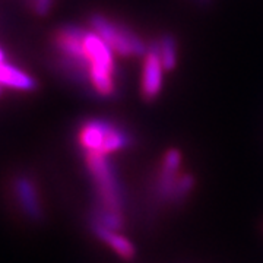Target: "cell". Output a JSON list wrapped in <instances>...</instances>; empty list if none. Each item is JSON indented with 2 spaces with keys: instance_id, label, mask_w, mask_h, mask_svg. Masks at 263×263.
Listing matches in <instances>:
<instances>
[{
  "instance_id": "1",
  "label": "cell",
  "mask_w": 263,
  "mask_h": 263,
  "mask_svg": "<svg viewBox=\"0 0 263 263\" xmlns=\"http://www.w3.org/2000/svg\"><path fill=\"white\" fill-rule=\"evenodd\" d=\"M84 158L95 190L92 216L107 222L123 221L124 195L114 164L108 155L98 152H84Z\"/></svg>"
},
{
  "instance_id": "2",
  "label": "cell",
  "mask_w": 263,
  "mask_h": 263,
  "mask_svg": "<svg viewBox=\"0 0 263 263\" xmlns=\"http://www.w3.org/2000/svg\"><path fill=\"white\" fill-rule=\"evenodd\" d=\"M84 51L88 65V79L94 91L101 97H111L116 92L114 51L94 31L85 32Z\"/></svg>"
},
{
  "instance_id": "3",
  "label": "cell",
  "mask_w": 263,
  "mask_h": 263,
  "mask_svg": "<svg viewBox=\"0 0 263 263\" xmlns=\"http://www.w3.org/2000/svg\"><path fill=\"white\" fill-rule=\"evenodd\" d=\"M78 143L82 148V152L111 155L114 152L127 149L133 143V138L117 123L104 119H91L82 123L79 127Z\"/></svg>"
},
{
  "instance_id": "4",
  "label": "cell",
  "mask_w": 263,
  "mask_h": 263,
  "mask_svg": "<svg viewBox=\"0 0 263 263\" xmlns=\"http://www.w3.org/2000/svg\"><path fill=\"white\" fill-rule=\"evenodd\" d=\"M91 28L110 46L119 56H145L148 47L133 31L126 28L122 24H116L104 15L95 13L89 19Z\"/></svg>"
},
{
  "instance_id": "5",
  "label": "cell",
  "mask_w": 263,
  "mask_h": 263,
  "mask_svg": "<svg viewBox=\"0 0 263 263\" xmlns=\"http://www.w3.org/2000/svg\"><path fill=\"white\" fill-rule=\"evenodd\" d=\"M181 152L171 148L164 157L154 179V196L164 205L179 206V183L181 177Z\"/></svg>"
},
{
  "instance_id": "6",
  "label": "cell",
  "mask_w": 263,
  "mask_h": 263,
  "mask_svg": "<svg viewBox=\"0 0 263 263\" xmlns=\"http://www.w3.org/2000/svg\"><path fill=\"white\" fill-rule=\"evenodd\" d=\"M12 195L21 212L27 216L29 221L41 222L44 219L46 212H44L41 195L35 186V181L31 177L25 174L16 176L12 183Z\"/></svg>"
},
{
  "instance_id": "7",
  "label": "cell",
  "mask_w": 263,
  "mask_h": 263,
  "mask_svg": "<svg viewBox=\"0 0 263 263\" xmlns=\"http://www.w3.org/2000/svg\"><path fill=\"white\" fill-rule=\"evenodd\" d=\"M86 29L79 27H63L57 31L56 47L78 72H85L88 78V65L84 51V37Z\"/></svg>"
},
{
  "instance_id": "8",
  "label": "cell",
  "mask_w": 263,
  "mask_h": 263,
  "mask_svg": "<svg viewBox=\"0 0 263 263\" xmlns=\"http://www.w3.org/2000/svg\"><path fill=\"white\" fill-rule=\"evenodd\" d=\"M162 70L164 66L161 62L158 44L155 40L148 47V51L145 53L143 67H142L141 91L142 97L146 101H152L160 95L162 88Z\"/></svg>"
},
{
  "instance_id": "9",
  "label": "cell",
  "mask_w": 263,
  "mask_h": 263,
  "mask_svg": "<svg viewBox=\"0 0 263 263\" xmlns=\"http://www.w3.org/2000/svg\"><path fill=\"white\" fill-rule=\"evenodd\" d=\"M94 235L105 246H108L114 253L120 256L123 260H133L136 256V247L127 237L120 234V231L110 230L107 227L89 221Z\"/></svg>"
},
{
  "instance_id": "10",
  "label": "cell",
  "mask_w": 263,
  "mask_h": 263,
  "mask_svg": "<svg viewBox=\"0 0 263 263\" xmlns=\"http://www.w3.org/2000/svg\"><path fill=\"white\" fill-rule=\"evenodd\" d=\"M0 85L19 91H32L35 89L37 82L27 72L21 70L16 66L3 62L0 63Z\"/></svg>"
},
{
  "instance_id": "11",
  "label": "cell",
  "mask_w": 263,
  "mask_h": 263,
  "mask_svg": "<svg viewBox=\"0 0 263 263\" xmlns=\"http://www.w3.org/2000/svg\"><path fill=\"white\" fill-rule=\"evenodd\" d=\"M158 44V53H160L161 62L164 66V70H173L177 65V44L176 40L171 35H162L160 40H157Z\"/></svg>"
},
{
  "instance_id": "12",
  "label": "cell",
  "mask_w": 263,
  "mask_h": 263,
  "mask_svg": "<svg viewBox=\"0 0 263 263\" xmlns=\"http://www.w3.org/2000/svg\"><path fill=\"white\" fill-rule=\"evenodd\" d=\"M53 2L54 0H34V10L37 12L38 15L44 16L47 15L51 6H53Z\"/></svg>"
},
{
  "instance_id": "13",
  "label": "cell",
  "mask_w": 263,
  "mask_h": 263,
  "mask_svg": "<svg viewBox=\"0 0 263 263\" xmlns=\"http://www.w3.org/2000/svg\"><path fill=\"white\" fill-rule=\"evenodd\" d=\"M3 62H6V60H5V53H3V50L0 48V63H3Z\"/></svg>"
},
{
  "instance_id": "14",
  "label": "cell",
  "mask_w": 263,
  "mask_h": 263,
  "mask_svg": "<svg viewBox=\"0 0 263 263\" xmlns=\"http://www.w3.org/2000/svg\"><path fill=\"white\" fill-rule=\"evenodd\" d=\"M2 92H3V86L0 85V95H2Z\"/></svg>"
},
{
  "instance_id": "15",
  "label": "cell",
  "mask_w": 263,
  "mask_h": 263,
  "mask_svg": "<svg viewBox=\"0 0 263 263\" xmlns=\"http://www.w3.org/2000/svg\"><path fill=\"white\" fill-rule=\"evenodd\" d=\"M202 2H206V0H202Z\"/></svg>"
}]
</instances>
